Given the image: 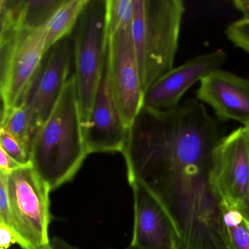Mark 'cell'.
<instances>
[{
  "label": "cell",
  "instance_id": "cell-1",
  "mask_svg": "<svg viewBox=\"0 0 249 249\" xmlns=\"http://www.w3.org/2000/svg\"><path fill=\"white\" fill-rule=\"evenodd\" d=\"M88 155L72 75L50 116L33 136L30 162L53 191L74 178Z\"/></svg>",
  "mask_w": 249,
  "mask_h": 249
},
{
  "label": "cell",
  "instance_id": "cell-2",
  "mask_svg": "<svg viewBox=\"0 0 249 249\" xmlns=\"http://www.w3.org/2000/svg\"><path fill=\"white\" fill-rule=\"evenodd\" d=\"M183 0H133L132 36L143 93L174 68Z\"/></svg>",
  "mask_w": 249,
  "mask_h": 249
},
{
  "label": "cell",
  "instance_id": "cell-3",
  "mask_svg": "<svg viewBox=\"0 0 249 249\" xmlns=\"http://www.w3.org/2000/svg\"><path fill=\"white\" fill-rule=\"evenodd\" d=\"M72 35L75 67L73 75L84 132L107 58L109 37L106 0H89Z\"/></svg>",
  "mask_w": 249,
  "mask_h": 249
},
{
  "label": "cell",
  "instance_id": "cell-4",
  "mask_svg": "<svg viewBox=\"0 0 249 249\" xmlns=\"http://www.w3.org/2000/svg\"><path fill=\"white\" fill-rule=\"evenodd\" d=\"M10 227L21 249H41L50 245L51 189L31 164L7 174Z\"/></svg>",
  "mask_w": 249,
  "mask_h": 249
},
{
  "label": "cell",
  "instance_id": "cell-5",
  "mask_svg": "<svg viewBox=\"0 0 249 249\" xmlns=\"http://www.w3.org/2000/svg\"><path fill=\"white\" fill-rule=\"evenodd\" d=\"M46 24L0 36L1 113L19 103L46 53Z\"/></svg>",
  "mask_w": 249,
  "mask_h": 249
},
{
  "label": "cell",
  "instance_id": "cell-6",
  "mask_svg": "<svg viewBox=\"0 0 249 249\" xmlns=\"http://www.w3.org/2000/svg\"><path fill=\"white\" fill-rule=\"evenodd\" d=\"M73 59V42L69 36L45 53L20 100L18 105H23L27 110L33 138L57 103L69 80L68 77Z\"/></svg>",
  "mask_w": 249,
  "mask_h": 249
},
{
  "label": "cell",
  "instance_id": "cell-7",
  "mask_svg": "<svg viewBox=\"0 0 249 249\" xmlns=\"http://www.w3.org/2000/svg\"><path fill=\"white\" fill-rule=\"evenodd\" d=\"M210 182L223 205L240 211L249 199V142L240 126L225 135L213 153Z\"/></svg>",
  "mask_w": 249,
  "mask_h": 249
},
{
  "label": "cell",
  "instance_id": "cell-8",
  "mask_svg": "<svg viewBox=\"0 0 249 249\" xmlns=\"http://www.w3.org/2000/svg\"><path fill=\"white\" fill-rule=\"evenodd\" d=\"M113 99L128 129L142 107L144 93L132 36V27L109 36L107 53Z\"/></svg>",
  "mask_w": 249,
  "mask_h": 249
},
{
  "label": "cell",
  "instance_id": "cell-9",
  "mask_svg": "<svg viewBox=\"0 0 249 249\" xmlns=\"http://www.w3.org/2000/svg\"><path fill=\"white\" fill-rule=\"evenodd\" d=\"M227 60V52L223 49H216L174 67L145 91L142 107L160 110L176 108L195 84L221 70Z\"/></svg>",
  "mask_w": 249,
  "mask_h": 249
},
{
  "label": "cell",
  "instance_id": "cell-10",
  "mask_svg": "<svg viewBox=\"0 0 249 249\" xmlns=\"http://www.w3.org/2000/svg\"><path fill=\"white\" fill-rule=\"evenodd\" d=\"M128 131L113 99L106 58L101 79L84 130L89 154L123 152L127 141Z\"/></svg>",
  "mask_w": 249,
  "mask_h": 249
},
{
  "label": "cell",
  "instance_id": "cell-11",
  "mask_svg": "<svg viewBox=\"0 0 249 249\" xmlns=\"http://www.w3.org/2000/svg\"><path fill=\"white\" fill-rule=\"evenodd\" d=\"M196 98L212 109L220 123L249 126V78L218 70L199 82Z\"/></svg>",
  "mask_w": 249,
  "mask_h": 249
},
{
  "label": "cell",
  "instance_id": "cell-12",
  "mask_svg": "<svg viewBox=\"0 0 249 249\" xmlns=\"http://www.w3.org/2000/svg\"><path fill=\"white\" fill-rule=\"evenodd\" d=\"M134 199L131 247L135 249H179L176 230L160 202L139 182L129 181Z\"/></svg>",
  "mask_w": 249,
  "mask_h": 249
},
{
  "label": "cell",
  "instance_id": "cell-13",
  "mask_svg": "<svg viewBox=\"0 0 249 249\" xmlns=\"http://www.w3.org/2000/svg\"><path fill=\"white\" fill-rule=\"evenodd\" d=\"M63 0H6L5 7L11 19L20 28L46 25Z\"/></svg>",
  "mask_w": 249,
  "mask_h": 249
},
{
  "label": "cell",
  "instance_id": "cell-14",
  "mask_svg": "<svg viewBox=\"0 0 249 249\" xmlns=\"http://www.w3.org/2000/svg\"><path fill=\"white\" fill-rule=\"evenodd\" d=\"M89 0H63L46 24V53L72 34Z\"/></svg>",
  "mask_w": 249,
  "mask_h": 249
},
{
  "label": "cell",
  "instance_id": "cell-15",
  "mask_svg": "<svg viewBox=\"0 0 249 249\" xmlns=\"http://www.w3.org/2000/svg\"><path fill=\"white\" fill-rule=\"evenodd\" d=\"M0 129L12 135L30 153L33 137L28 115L23 105H17L6 112L1 113Z\"/></svg>",
  "mask_w": 249,
  "mask_h": 249
},
{
  "label": "cell",
  "instance_id": "cell-16",
  "mask_svg": "<svg viewBox=\"0 0 249 249\" xmlns=\"http://www.w3.org/2000/svg\"><path fill=\"white\" fill-rule=\"evenodd\" d=\"M224 223L232 249H249V231L243 215L222 204Z\"/></svg>",
  "mask_w": 249,
  "mask_h": 249
},
{
  "label": "cell",
  "instance_id": "cell-17",
  "mask_svg": "<svg viewBox=\"0 0 249 249\" xmlns=\"http://www.w3.org/2000/svg\"><path fill=\"white\" fill-rule=\"evenodd\" d=\"M108 37L121 29L132 27L133 0H106Z\"/></svg>",
  "mask_w": 249,
  "mask_h": 249
},
{
  "label": "cell",
  "instance_id": "cell-18",
  "mask_svg": "<svg viewBox=\"0 0 249 249\" xmlns=\"http://www.w3.org/2000/svg\"><path fill=\"white\" fill-rule=\"evenodd\" d=\"M225 35L234 46L249 54V17H241L230 23L226 28Z\"/></svg>",
  "mask_w": 249,
  "mask_h": 249
},
{
  "label": "cell",
  "instance_id": "cell-19",
  "mask_svg": "<svg viewBox=\"0 0 249 249\" xmlns=\"http://www.w3.org/2000/svg\"><path fill=\"white\" fill-rule=\"evenodd\" d=\"M0 148L3 149L21 166L31 164L30 153L12 135L2 129H0Z\"/></svg>",
  "mask_w": 249,
  "mask_h": 249
},
{
  "label": "cell",
  "instance_id": "cell-20",
  "mask_svg": "<svg viewBox=\"0 0 249 249\" xmlns=\"http://www.w3.org/2000/svg\"><path fill=\"white\" fill-rule=\"evenodd\" d=\"M0 221L10 226V203L7 174L0 173Z\"/></svg>",
  "mask_w": 249,
  "mask_h": 249
},
{
  "label": "cell",
  "instance_id": "cell-21",
  "mask_svg": "<svg viewBox=\"0 0 249 249\" xmlns=\"http://www.w3.org/2000/svg\"><path fill=\"white\" fill-rule=\"evenodd\" d=\"M17 243V236L10 226L0 221V249H10Z\"/></svg>",
  "mask_w": 249,
  "mask_h": 249
},
{
  "label": "cell",
  "instance_id": "cell-22",
  "mask_svg": "<svg viewBox=\"0 0 249 249\" xmlns=\"http://www.w3.org/2000/svg\"><path fill=\"white\" fill-rule=\"evenodd\" d=\"M21 167L23 166L18 164L3 149L0 148V173L10 174Z\"/></svg>",
  "mask_w": 249,
  "mask_h": 249
},
{
  "label": "cell",
  "instance_id": "cell-23",
  "mask_svg": "<svg viewBox=\"0 0 249 249\" xmlns=\"http://www.w3.org/2000/svg\"><path fill=\"white\" fill-rule=\"evenodd\" d=\"M50 246L52 249H80L76 246L70 244L60 237H54L51 240Z\"/></svg>",
  "mask_w": 249,
  "mask_h": 249
},
{
  "label": "cell",
  "instance_id": "cell-24",
  "mask_svg": "<svg viewBox=\"0 0 249 249\" xmlns=\"http://www.w3.org/2000/svg\"><path fill=\"white\" fill-rule=\"evenodd\" d=\"M233 6L241 14L242 17H249V0H235Z\"/></svg>",
  "mask_w": 249,
  "mask_h": 249
},
{
  "label": "cell",
  "instance_id": "cell-25",
  "mask_svg": "<svg viewBox=\"0 0 249 249\" xmlns=\"http://www.w3.org/2000/svg\"><path fill=\"white\" fill-rule=\"evenodd\" d=\"M240 214L243 215V218L246 220V221H249V199L248 200L247 203L245 205L244 208L239 211Z\"/></svg>",
  "mask_w": 249,
  "mask_h": 249
},
{
  "label": "cell",
  "instance_id": "cell-26",
  "mask_svg": "<svg viewBox=\"0 0 249 249\" xmlns=\"http://www.w3.org/2000/svg\"><path fill=\"white\" fill-rule=\"evenodd\" d=\"M245 220H246V219H245ZM246 227H247L248 230H249V221H246Z\"/></svg>",
  "mask_w": 249,
  "mask_h": 249
},
{
  "label": "cell",
  "instance_id": "cell-27",
  "mask_svg": "<svg viewBox=\"0 0 249 249\" xmlns=\"http://www.w3.org/2000/svg\"><path fill=\"white\" fill-rule=\"evenodd\" d=\"M41 249H52V247H51L50 245H49V246H46V247L43 248Z\"/></svg>",
  "mask_w": 249,
  "mask_h": 249
},
{
  "label": "cell",
  "instance_id": "cell-28",
  "mask_svg": "<svg viewBox=\"0 0 249 249\" xmlns=\"http://www.w3.org/2000/svg\"><path fill=\"white\" fill-rule=\"evenodd\" d=\"M135 249L134 248L131 247V246H128L127 248H125V249Z\"/></svg>",
  "mask_w": 249,
  "mask_h": 249
},
{
  "label": "cell",
  "instance_id": "cell-29",
  "mask_svg": "<svg viewBox=\"0 0 249 249\" xmlns=\"http://www.w3.org/2000/svg\"><path fill=\"white\" fill-rule=\"evenodd\" d=\"M246 129H247V132H248V137H249V126H247V127H246Z\"/></svg>",
  "mask_w": 249,
  "mask_h": 249
},
{
  "label": "cell",
  "instance_id": "cell-30",
  "mask_svg": "<svg viewBox=\"0 0 249 249\" xmlns=\"http://www.w3.org/2000/svg\"></svg>",
  "mask_w": 249,
  "mask_h": 249
}]
</instances>
